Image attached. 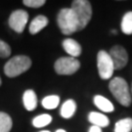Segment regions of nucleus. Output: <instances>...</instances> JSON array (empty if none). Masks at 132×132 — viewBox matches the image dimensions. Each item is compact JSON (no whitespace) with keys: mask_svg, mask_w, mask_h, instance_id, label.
Listing matches in <instances>:
<instances>
[{"mask_svg":"<svg viewBox=\"0 0 132 132\" xmlns=\"http://www.w3.org/2000/svg\"><path fill=\"white\" fill-rule=\"evenodd\" d=\"M109 89L111 90L113 97L118 103L124 107H129L132 102L131 92L129 90L127 82L122 77H114L111 80L109 84Z\"/></svg>","mask_w":132,"mask_h":132,"instance_id":"nucleus-1","label":"nucleus"},{"mask_svg":"<svg viewBox=\"0 0 132 132\" xmlns=\"http://www.w3.org/2000/svg\"><path fill=\"white\" fill-rule=\"evenodd\" d=\"M31 60L28 56H15L5 64L4 72L8 77H16L29 70Z\"/></svg>","mask_w":132,"mask_h":132,"instance_id":"nucleus-2","label":"nucleus"},{"mask_svg":"<svg viewBox=\"0 0 132 132\" xmlns=\"http://www.w3.org/2000/svg\"><path fill=\"white\" fill-rule=\"evenodd\" d=\"M57 22L62 33L66 35H70L71 33L78 31V22L75 12L71 8L62 9L58 14Z\"/></svg>","mask_w":132,"mask_h":132,"instance_id":"nucleus-3","label":"nucleus"},{"mask_svg":"<svg viewBox=\"0 0 132 132\" xmlns=\"http://www.w3.org/2000/svg\"><path fill=\"white\" fill-rule=\"evenodd\" d=\"M71 9L75 12L76 19L78 22V30H82L92 17V7L89 1L87 0H76L72 1Z\"/></svg>","mask_w":132,"mask_h":132,"instance_id":"nucleus-4","label":"nucleus"},{"mask_svg":"<svg viewBox=\"0 0 132 132\" xmlns=\"http://www.w3.org/2000/svg\"><path fill=\"white\" fill-rule=\"evenodd\" d=\"M55 71L58 75L61 76H71L80 68V63L78 60L72 57H62L55 62Z\"/></svg>","mask_w":132,"mask_h":132,"instance_id":"nucleus-5","label":"nucleus"},{"mask_svg":"<svg viewBox=\"0 0 132 132\" xmlns=\"http://www.w3.org/2000/svg\"><path fill=\"white\" fill-rule=\"evenodd\" d=\"M97 67L99 71L100 77L102 79H109L113 75L114 68L111 57L104 50L99 51L97 55Z\"/></svg>","mask_w":132,"mask_h":132,"instance_id":"nucleus-6","label":"nucleus"},{"mask_svg":"<svg viewBox=\"0 0 132 132\" xmlns=\"http://www.w3.org/2000/svg\"><path fill=\"white\" fill-rule=\"evenodd\" d=\"M28 14L24 10H16L9 17V26L14 31L22 33L28 24Z\"/></svg>","mask_w":132,"mask_h":132,"instance_id":"nucleus-7","label":"nucleus"},{"mask_svg":"<svg viewBox=\"0 0 132 132\" xmlns=\"http://www.w3.org/2000/svg\"><path fill=\"white\" fill-rule=\"evenodd\" d=\"M109 55L113 64L114 70H121L126 66L128 62V55L126 50L119 45H116L111 48Z\"/></svg>","mask_w":132,"mask_h":132,"instance_id":"nucleus-8","label":"nucleus"},{"mask_svg":"<svg viewBox=\"0 0 132 132\" xmlns=\"http://www.w3.org/2000/svg\"><path fill=\"white\" fill-rule=\"evenodd\" d=\"M63 47L65 49L69 55H71V57L72 58H76V57L80 56L81 54V46L77 41H76L75 39L71 38H67L63 41Z\"/></svg>","mask_w":132,"mask_h":132,"instance_id":"nucleus-9","label":"nucleus"},{"mask_svg":"<svg viewBox=\"0 0 132 132\" xmlns=\"http://www.w3.org/2000/svg\"><path fill=\"white\" fill-rule=\"evenodd\" d=\"M23 103L26 110L31 112L37 107V97L35 92L31 89L27 90L23 95Z\"/></svg>","mask_w":132,"mask_h":132,"instance_id":"nucleus-10","label":"nucleus"},{"mask_svg":"<svg viewBox=\"0 0 132 132\" xmlns=\"http://www.w3.org/2000/svg\"><path fill=\"white\" fill-rule=\"evenodd\" d=\"M47 24H48L47 17H45L43 15H39V16L35 17L31 21V23L29 24V32H30V34H36L39 31H41Z\"/></svg>","mask_w":132,"mask_h":132,"instance_id":"nucleus-11","label":"nucleus"},{"mask_svg":"<svg viewBox=\"0 0 132 132\" xmlns=\"http://www.w3.org/2000/svg\"><path fill=\"white\" fill-rule=\"evenodd\" d=\"M88 119L89 121L95 126H98V127H106L108 126L109 123H110V119L107 116H105L103 113H96V112H92L89 113L88 116Z\"/></svg>","mask_w":132,"mask_h":132,"instance_id":"nucleus-12","label":"nucleus"},{"mask_svg":"<svg viewBox=\"0 0 132 132\" xmlns=\"http://www.w3.org/2000/svg\"><path fill=\"white\" fill-rule=\"evenodd\" d=\"M94 104L97 108L105 113H112L114 111V107L111 103V101H109L101 95H96L94 97Z\"/></svg>","mask_w":132,"mask_h":132,"instance_id":"nucleus-13","label":"nucleus"},{"mask_svg":"<svg viewBox=\"0 0 132 132\" xmlns=\"http://www.w3.org/2000/svg\"><path fill=\"white\" fill-rule=\"evenodd\" d=\"M76 111V104L73 100L66 101L61 108V116L64 118H71Z\"/></svg>","mask_w":132,"mask_h":132,"instance_id":"nucleus-14","label":"nucleus"},{"mask_svg":"<svg viewBox=\"0 0 132 132\" xmlns=\"http://www.w3.org/2000/svg\"><path fill=\"white\" fill-rule=\"evenodd\" d=\"M120 27L124 34H127V35L132 34V11L126 12L123 15Z\"/></svg>","mask_w":132,"mask_h":132,"instance_id":"nucleus-15","label":"nucleus"},{"mask_svg":"<svg viewBox=\"0 0 132 132\" xmlns=\"http://www.w3.org/2000/svg\"><path fill=\"white\" fill-rule=\"evenodd\" d=\"M132 118H126L118 120L114 125V132H131Z\"/></svg>","mask_w":132,"mask_h":132,"instance_id":"nucleus-16","label":"nucleus"},{"mask_svg":"<svg viewBox=\"0 0 132 132\" xmlns=\"http://www.w3.org/2000/svg\"><path fill=\"white\" fill-rule=\"evenodd\" d=\"M12 126L13 122L9 114L0 112V132H10Z\"/></svg>","mask_w":132,"mask_h":132,"instance_id":"nucleus-17","label":"nucleus"},{"mask_svg":"<svg viewBox=\"0 0 132 132\" xmlns=\"http://www.w3.org/2000/svg\"><path fill=\"white\" fill-rule=\"evenodd\" d=\"M51 121H52V117L50 114H47V113H43V114H40V116L33 118L32 124L35 127L41 128L48 125Z\"/></svg>","mask_w":132,"mask_h":132,"instance_id":"nucleus-18","label":"nucleus"},{"mask_svg":"<svg viewBox=\"0 0 132 132\" xmlns=\"http://www.w3.org/2000/svg\"><path fill=\"white\" fill-rule=\"evenodd\" d=\"M60 103V98L57 95H51V96H47L42 100L41 104L45 109L47 110H52V109H56L59 106Z\"/></svg>","mask_w":132,"mask_h":132,"instance_id":"nucleus-19","label":"nucleus"},{"mask_svg":"<svg viewBox=\"0 0 132 132\" xmlns=\"http://www.w3.org/2000/svg\"><path fill=\"white\" fill-rule=\"evenodd\" d=\"M11 55V48L7 43L0 39V58H7Z\"/></svg>","mask_w":132,"mask_h":132,"instance_id":"nucleus-20","label":"nucleus"},{"mask_svg":"<svg viewBox=\"0 0 132 132\" xmlns=\"http://www.w3.org/2000/svg\"><path fill=\"white\" fill-rule=\"evenodd\" d=\"M23 3L24 5L30 8H39V7H42L46 3V1L45 0H24Z\"/></svg>","mask_w":132,"mask_h":132,"instance_id":"nucleus-21","label":"nucleus"},{"mask_svg":"<svg viewBox=\"0 0 132 132\" xmlns=\"http://www.w3.org/2000/svg\"><path fill=\"white\" fill-rule=\"evenodd\" d=\"M89 132H102V129L100 127H98V126L93 125V126H91L89 128Z\"/></svg>","mask_w":132,"mask_h":132,"instance_id":"nucleus-22","label":"nucleus"},{"mask_svg":"<svg viewBox=\"0 0 132 132\" xmlns=\"http://www.w3.org/2000/svg\"><path fill=\"white\" fill-rule=\"evenodd\" d=\"M56 132H67L66 130H64V129H58Z\"/></svg>","mask_w":132,"mask_h":132,"instance_id":"nucleus-23","label":"nucleus"},{"mask_svg":"<svg viewBox=\"0 0 132 132\" xmlns=\"http://www.w3.org/2000/svg\"><path fill=\"white\" fill-rule=\"evenodd\" d=\"M112 33H117V30H112Z\"/></svg>","mask_w":132,"mask_h":132,"instance_id":"nucleus-24","label":"nucleus"},{"mask_svg":"<svg viewBox=\"0 0 132 132\" xmlns=\"http://www.w3.org/2000/svg\"><path fill=\"white\" fill-rule=\"evenodd\" d=\"M40 132H50V131H47V130H43V131H40Z\"/></svg>","mask_w":132,"mask_h":132,"instance_id":"nucleus-25","label":"nucleus"},{"mask_svg":"<svg viewBox=\"0 0 132 132\" xmlns=\"http://www.w3.org/2000/svg\"><path fill=\"white\" fill-rule=\"evenodd\" d=\"M130 92H131V96H132V85H131V91Z\"/></svg>","mask_w":132,"mask_h":132,"instance_id":"nucleus-26","label":"nucleus"},{"mask_svg":"<svg viewBox=\"0 0 132 132\" xmlns=\"http://www.w3.org/2000/svg\"><path fill=\"white\" fill-rule=\"evenodd\" d=\"M0 85H1V78H0Z\"/></svg>","mask_w":132,"mask_h":132,"instance_id":"nucleus-27","label":"nucleus"}]
</instances>
